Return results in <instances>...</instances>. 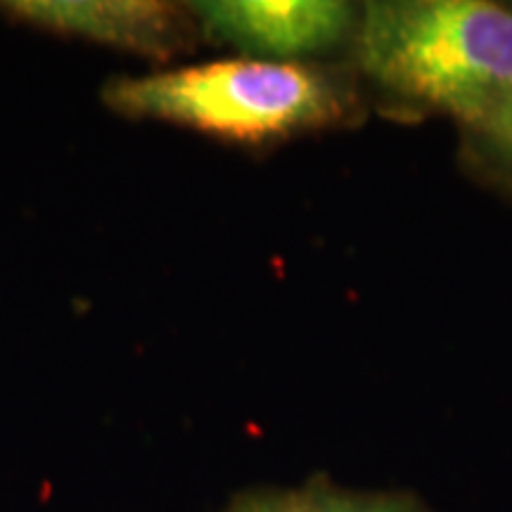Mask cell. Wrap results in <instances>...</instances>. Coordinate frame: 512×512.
I'll list each match as a JSON object with an SVG mask.
<instances>
[{
    "mask_svg": "<svg viewBox=\"0 0 512 512\" xmlns=\"http://www.w3.org/2000/svg\"><path fill=\"white\" fill-rule=\"evenodd\" d=\"M368 76L479 128L512 95V12L484 0H382L358 24Z\"/></svg>",
    "mask_w": 512,
    "mask_h": 512,
    "instance_id": "obj_1",
    "label": "cell"
},
{
    "mask_svg": "<svg viewBox=\"0 0 512 512\" xmlns=\"http://www.w3.org/2000/svg\"><path fill=\"white\" fill-rule=\"evenodd\" d=\"M107 102L238 143H264L339 114L335 86L292 62L221 60L110 83Z\"/></svg>",
    "mask_w": 512,
    "mask_h": 512,
    "instance_id": "obj_2",
    "label": "cell"
},
{
    "mask_svg": "<svg viewBox=\"0 0 512 512\" xmlns=\"http://www.w3.org/2000/svg\"><path fill=\"white\" fill-rule=\"evenodd\" d=\"M195 12L211 36L266 62L323 53L354 24L351 5L337 0H219Z\"/></svg>",
    "mask_w": 512,
    "mask_h": 512,
    "instance_id": "obj_3",
    "label": "cell"
},
{
    "mask_svg": "<svg viewBox=\"0 0 512 512\" xmlns=\"http://www.w3.org/2000/svg\"><path fill=\"white\" fill-rule=\"evenodd\" d=\"M17 17L53 31H69L143 53H169L176 46V12L159 3H12Z\"/></svg>",
    "mask_w": 512,
    "mask_h": 512,
    "instance_id": "obj_4",
    "label": "cell"
},
{
    "mask_svg": "<svg viewBox=\"0 0 512 512\" xmlns=\"http://www.w3.org/2000/svg\"><path fill=\"white\" fill-rule=\"evenodd\" d=\"M306 512H422L403 496L351 494L330 484H313L304 491Z\"/></svg>",
    "mask_w": 512,
    "mask_h": 512,
    "instance_id": "obj_5",
    "label": "cell"
},
{
    "mask_svg": "<svg viewBox=\"0 0 512 512\" xmlns=\"http://www.w3.org/2000/svg\"><path fill=\"white\" fill-rule=\"evenodd\" d=\"M479 131L486 143L494 147L496 155L512 162V95L479 126Z\"/></svg>",
    "mask_w": 512,
    "mask_h": 512,
    "instance_id": "obj_6",
    "label": "cell"
},
{
    "mask_svg": "<svg viewBox=\"0 0 512 512\" xmlns=\"http://www.w3.org/2000/svg\"><path fill=\"white\" fill-rule=\"evenodd\" d=\"M228 512H306L302 494H259L235 503Z\"/></svg>",
    "mask_w": 512,
    "mask_h": 512,
    "instance_id": "obj_7",
    "label": "cell"
}]
</instances>
